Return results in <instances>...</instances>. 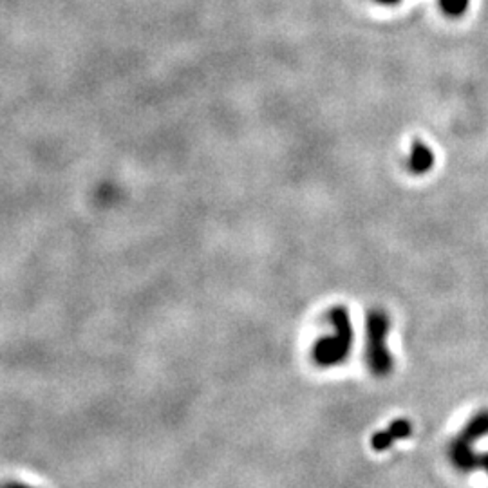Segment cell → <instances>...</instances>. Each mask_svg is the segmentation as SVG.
I'll use <instances>...</instances> for the list:
<instances>
[{
  "instance_id": "1",
  "label": "cell",
  "mask_w": 488,
  "mask_h": 488,
  "mask_svg": "<svg viewBox=\"0 0 488 488\" xmlns=\"http://www.w3.org/2000/svg\"><path fill=\"white\" fill-rule=\"evenodd\" d=\"M333 324L335 335L317 340L313 347V358L322 368H331L336 363H342L347 358L353 347V324L349 319V311L344 306H336L327 315Z\"/></svg>"
},
{
  "instance_id": "2",
  "label": "cell",
  "mask_w": 488,
  "mask_h": 488,
  "mask_svg": "<svg viewBox=\"0 0 488 488\" xmlns=\"http://www.w3.org/2000/svg\"><path fill=\"white\" fill-rule=\"evenodd\" d=\"M368 363L376 376H387L392 369V358L385 346L389 319L383 311H369L368 315Z\"/></svg>"
},
{
  "instance_id": "3",
  "label": "cell",
  "mask_w": 488,
  "mask_h": 488,
  "mask_svg": "<svg viewBox=\"0 0 488 488\" xmlns=\"http://www.w3.org/2000/svg\"><path fill=\"white\" fill-rule=\"evenodd\" d=\"M484 434H488V411H483L474 416L472 420L468 421L467 427L461 431V434L454 440V443H452L450 458L460 470H465V472L474 470L472 461L476 452L472 450V441L480 440Z\"/></svg>"
},
{
  "instance_id": "4",
  "label": "cell",
  "mask_w": 488,
  "mask_h": 488,
  "mask_svg": "<svg viewBox=\"0 0 488 488\" xmlns=\"http://www.w3.org/2000/svg\"><path fill=\"white\" fill-rule=\"evenodd\" d=\"M412 434V425L411 421L407 420H395L391 425H389L385 431L376 432L375 436L371 438V447L375 448L376 452H383L387 450L395 441L404 440V438H409Z\"/></svg>"
},
{
  "instance_id": "5",
  "label": "cell",
  "mask_w": 488,
  "mask_h": 488,
  "mask_svg": "<svg viewBox=\"0 0 488 488\" xmlns=\"http://www.w3.org/2000/svg\"><path fill=\"white\" fill-rule=\"evenodd\" d=\"M434 165V154L420 140L412 142L411 158H409V169L412 174H427Z\"/></svg>"
},
{
  "instance_id": "6",
  "label": "cell",
  "mask_w": 488,
  "mask_h": 488,
  "mask_svg": "<svg viewBox=\"0 0 488 488\" xmlns=\"http://www.w3.org/2000/svg\"><path fill=\"white\" fill-rule=\"evenodd\" d=\"M440 2L448 15H461L468 8V0H440Z\"/></svg>"
},
{
  "instance_id": "7",
  "label": "cell",
  "mask_w": 488,
  "mask_h": 488,
  "mask_svg": "<svg viewBox=\"0 0 488 488\" xmlns=\"http://www.w3.org/2000/svg\"><path fill=\"white\" fill-rule=\"evenodd\" d=\"M474 468H484L488 472V452L487 454H476L474 456Z\"/></svg>"
},
{
  "instance_id": "8",
  "label": "cell",
  "mask_w": 488,
  "mask_h": 488,
  "mask_svg": "<svg viewBox=\"0 0 488 488\" xmlns=\"http://www.w3.org/2000/svg\"><path fill=\"white\" fill-rule=\"evenodd\" d=\"M383 2H395V0H383Z\"/></svg>"
}]
</instances>
